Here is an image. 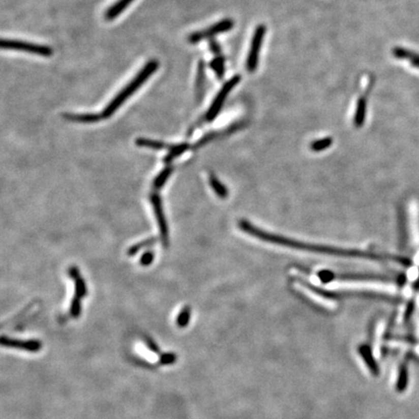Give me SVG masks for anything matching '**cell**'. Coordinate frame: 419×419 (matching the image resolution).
I'll return each instance as SVG.
<instances>
[{"label":"cell","instance_id":"cell-1","mask_svg":"<svg viewBox=\"0 0 419 419\" xmlns=\"http://www.w3.org/2000/svg\"><path fill=\"white\" fill-rule=\"evenodd\" d=\"M238 226L245 233L251 235L254 238H257L261 241L271 243L274 245L282 246V247L293 249V250L314 252V253H321V254H328V255L339 256V257L363 258V259H371V260H394V261L402 263L403 265H409V263L405 261V259L399 258L396 256H389V255H385V254H379V253L359 251V250H347V249L329 247V246H324V245L310 244V243H305V242L286 238V237H283L281 235H276L274 233L262 230L258 227H255L250 221L246 220H240L238 222Z\"/></svg>","mask_w":419,"mask_h":419},{"label":"cell","instance_id":"cell-2","mask_svg":"<svg viewBox=\"0 0 419 419\" xmlns=\"http://www.w3.org/2000/svg\"><path fill=\"white\" fill-rule=\"evenodd\" d=\"M158 67H159V63L157 59H153L146 63L145 66L141 69V71L133 78V80H131L128 84H126V87H124L112 99V101L106 106L103 113L101 114L103 118H108L113 115L131 95H134V93H136L137 91L147 82L153 74L157 72Z\"/></svg>","mask_w":419,"mask_h":419},{"label":"cell","instance_id":"cell-3","mask_svg":"<svg viewBox=\"0 0 419 419\" xmlns=\"http://www.w3.org/2000/svg\"><path fill=\"white\" fill-rule=\"evenodd\" d=\"M1 48L4 50L29 52V53H33V54L44 56V57H50L52 54V50L49 46L38 45V44L20 41V40L2 39Z\"/></svg>","mask_w":419,"mask_h":419},{"label":"cell","instance_id":"cell-4","mask_svg":"<svg viewBox=\"0 0 419 419\" xmlns=\"http://www.w3.org/2000/svg\"><path fill=\"white\" fill-rule=\"evenodd\" d=\"M241 78L240 75H236V76L232 77L228 82H226L225 84H223V86L220 88L219 94L215 97L213 103L210 106L208 112L205 115V119L207 122L214 121L217 117V115H219L225 99L227 98V96L229 95L231 91L240 83Z\"/></svg>","mask_w":419,"mask_h":419},{"label":"cell","instance_id":"cell-5","mask_svg":"<svg viewBox=\"0 0 419 419\" xmlns=\"http://www.w3.org/2000/svg\"><path fill=\"white\" fill-rule=\"evenodd\" d=\"M266 33V26L264 24H259L256 28L252 37V45H251V50L249 52L248 58H247V70L250 73H253L257 66H258V61H259V52L261 50L262 42L263 38Z\"/></svg>","mask_w":419,"mask_h":419},{"label":"cell","instance_id":"cell-6","mask_svg":"<svg viewBox=\"0 0 419 419\" xmlns=\"http://www.w3.org/2000/svg\"><path fill=\"white\" fill-rule=\"evenodd\" d=\"M233 26H234V21H232L231 19L222 20L204 31H200V32H194L190 34L189 36V43L196 44L202 40L210 39L214 37L215 35H218L223 32H229Z\"/></svg>","mask_w":419,"mask_h":419},{"label":"cell","instance_id":"cell-7","mask_svg":"<svg viewBox=\"0 0 419 419\" xmlns=\"http://www.w3.org/2000/svg\"><path fill=\"white\" fill-rule=\"evenodd\" d=\"M151 203L153 205V208L155 211L156 217H157V223H158V228L160 231V237L162 244L168 247L169 244V231H168L167 221L165 219V215L162 208V202L159 197V195L157 193H152L149 196Z\"/></svg>","mask_w":419,"mask_h":419},{"label":"cell","instance_id":"cell-8","mask_svg":"<svg viewBox=\"0 0 419 419\" xmlns=\"http://www.w3.org/2000/svg\"><path fill=\"white\" fill-rule=\"evenodd\" d=\"M1 345L6 347H14V348H21L22 350L28 352H38L42 348V343L38 340H18L12 339L5 336L1 338Z\"/></svg>","mask_w":419,"mask_h":419},{"label":"cell","instance_id":"cell-9","mask_svg":"<svg viewBox=\"0 0 419 419\" xmlns=\"http://www.w3.org/2000/svg\"><path fill=\"white\" fill-rule=\"evenodd\" d=\"M358 351L364 363L366 364L367 368L370 370L371 374L375 377H377L379 375V367L377 365V360L375 359V356L373 354L372 348L368 345H362L359 346Z\"/></svg>","mask_w":419,"mask_h":419},{"label":"cell","instance_id":"cell-10","mask_svg":"<svg viewBox=\"0 0 419 419\" xmlns=\"http://www.w3.org/2000/svg\"><path fill=\"white\" fill-rule=\"evenodd\" d=\"M68 275L69 277L73 279L74 283H75V296L79 297L80 299L84 298L87 294V287H86V283L80 274L79 269L75 266L70 267L68 269Z\"/></svg>","mask_w":419,"mask_h":419},{"label":"cell","instance_id":"cell-11","mask_svg":"<svg viewBox=\"0 0 419 419\" xmlns=\"http://www.w3.org/2000/svg\"><path fill=\"white\" fill-rule=\"evenodd\" d=\"M63 117L67 121L73 123H81V124H94L101 121L103 118L102 115L99 114H64Z\"/></svg>","mask_w":419,"mask_h":419},{"label":"cell","instance_id":"cell-12","mask_svg":"<svg viewBox=\"0 0 419 419\" xmlns=\"http://www.w3.org/2000/svg\"><path fill=\"white\" fill-rule=\"evenodd\" d=\"M134 0H117L115 4H113L105 14V19L107 21H113L117 18L124 11L126 10L130 3Z\"/></svg>","mask_w":419,"mask_h":419},{"label":"cell","instance_id":"cell-13","mask_svg":"<svg viewBox=\"0 0 419 419\" xmlns=\"http://www.w3.org/2000/svg\"><path fill=\"white\" fill-rule=\"evenodd\" d=\"M408 383H409V369H408V363L404 361L399 368L396 390L400 393L404 392L407 389Z\"/></svg>","mask_w":419,"mask_h":419},{"label":"cell","instance_id":"cell-14","mask_svg":"<svg viewBox=\"0 0 419 419\" xmlns=\"http://www.w3.org/2000/svg\"><path fill=\"white\" fill-rule=\"evenodd\" d=\"M367 100L365 96L359 98L357 102L356 111L354 115V126L355 127H361L364 125L366 118Z\"/></svg>","mask_w":419,"mask_h":419},{"label":"cell","instance_id":"cell-15","mask_svg":"<svg viewBox=\"0 0 419 419\" xmlns=\"http://www.w3.org/2000/svg\"><path fill=\"white\" fill-rule=\"evenodd\" d=\"M205 63L203 61H200L198 63V69H197V78H196V98L197 101L200 102V100L203 98L204 94V85H205Z\"/></svg>","mask_w":419,"mask_h":419},{"label":"cell","instance_id":"cell-16","mask_svg":"<svg viewBox=\"0 0 419 419\" xmlns=\"http://www.w3.org/2000/svg\"><path fill=\"white\" fill-rule=\"evenodd\" d=\"M209 183L217 196H219L221 199H225L228 197V189L214 174L210 175Z\"/></svg>","mask_w":419,"mask_h":419},{"label":"cell","instance_id":"cell-17","mask_svg":"<svg viewBox=\"0 0 419 419\" xmlns=\"http://www.w3.org/2000/svg\"><path fill=\"white\" fill-rule=\"evenodd\" d=\"M135 144L139 147H148V148L157 149V151L164 149V148L169 149L171 147V145H167L163 142L152 140V139H147V138H137Z\"/></svg>","mask_w":419,"mask_h":419},{"label":"cell","instance_id":"cell-18","mask_svg":"<svg viewBox=\"0 0 419 419\" xmlns=\"http://www.w3.org/2000/svg\"><path fill=\"white\" fill-rule=\"evenodd\" d=\"M189 148V144L187 143H181L176 145H171L170 148L168 149L167 156L164 158V162L171 163L176 157L182 156L184 153H186Z\"/></svg>","mask_w":419,"mask_h":419},{"label":"cell","instance_id":"cell-19","mask_svg":"<svg viewBox=\"0 0 419 419\" xmlns=\"http://www.w3.org/2000/svg\"><path fill=\"white\" fill-rule=\"evenodd\" d=\"M211 68L216 73L217 77L221 80L225 74V65H224V57L221 55H218L210 63Z\"/></svg>","mask_w":419,"mask_h":419},{"label":"cell","instance_id":"cell-20","mask_svg":"<svg viewBox=\"0 0 419 419\" xmlns=\"http://www.w3.org/2000/svg\"><path fill=\"white\" fill-rule=\"evenodd\" d=\"M173 172V167L172 166H167L164 168L158 175L157 178H155L154 181V188L156 189H160L167 182L168 178L170 177V175Z\"/></svg>","mask_w":419,"mask_h":419},{"label":"cell","instance_id":"cell-21","mask_svg":"<svg viewBox=\"0 0 419 419\" xmlns=\"http://www.w3.org/2000/svg\"><path fill=\"white\" fill-rule=\"evenodd\" d=\"M333 144V140L330 137L322 138L319 140H315L311 144V149L314 152H322L324 149H327L328 147H331Z\"/></svg>","mask_w":419,"mask_h":419},{"label":"cell","instance_id":"cell-22","mask_svg":"<svg viewBox=\"0 0 419 419\" xmlns=\"http://www.w3.org/2000/svg\"><path fill=\"white\" fill-rule=\"evenodd\" d=\"M190 316H191V309L190 307L187 306L181 311V313L178 314V317H177V325L178 327L181 328L187 327L189 325Z\"/></svg>","mask_w":419,"mask_h":419},{"label":"cell","instance_id":"cell-23","mask_svg":"<svg viewBox=\"0 0 419 419\" xmlns=\"http://www.w3.org/2000/svg\"><path fill=\"white\" fill-rule=\"evenodd\" d=\"M157 242L156 238H151V239H147V240L141 242V243H138L136 245L132 246L131 248H129L127 253H128V255H134V254H136L137 252H139V251H141V250H143V249H146V248H148V247L155 245Z\"/></svg>","mask_w":419,"mask_h":419},{"label":"cell","instance_id":"cell-24","mask_svg":"<svg viewBox=\"0 0 419 419\" xmlns=\"http://www.w3.org/2000/svg\"><path fill=\"white\" fill-rule=\"evenodd\" d=\"M82 313V304H81V299L77 296H75L70 306V314L73 317H79Z\"/></svg>","mask_w":419,"mask_h":419},{"label":"cell","instance_id":"cell-25","mask_svg":"<svg viewBox=\"0 0 419 419\" xmlns=\"http://www.w3.org/2000/svg\"><path fill=\"white\" fill-rule=\"evenodd\" d=\"M177 361V355L173 352H166L159 357L160 365H172Z\"/></svg>","mask_w":419,"mask_h":419},{"label":"cell","instance_id":"cell-26","mask_svg":"<svg viewBox=\"0 0 419 419\" xmlns=\"http://www.w3.org/2000/svg\"><path fill=\"white\" fill-rule=\"evenodd\" d=\"M155 260V253L153 252H146L141 257L140 263L142 266H149Z\"/></svg>","mask_w":419,"mask_h":419},{"label":"cell","instance_id":"cell-27","mask_svg":"<svg viewBox=\"0 0 419 419\" xmlns=\"http://www.w3.org/2000/svg\"><path fill=\"white\" fill-rule=\"evenodd\" d=\"M144 340H145V343H146L147 347H148L153 352L159 353V351H160V350H159V346H157V343H156L151 337L144 336Z\"/></svg>","mask_w":419,"mask_h":419},{"label":"cell","instance_id":"cell-28","mask_svg":"<svg viewBox=\"0 0 419 419\" xmlns=\"http://www.w3.org/2000/svg\"><path fill=\"white\" fill-rule=\"evenodd\" d=\"M414 301L413 300H411L410 302H409L408 306H407V308H406V311H405V314H404V320L406 321V322H408L409 319H410V317H411V315L413 314V311H414Z\"/></svg>","mask_w":419,"mask_h":419},{"label":"cell","instance_id":"cell-29","mask_svg":"<svg viewBox=\"0 0 419 419\" xmlns=\"http://www.w3.org/2000/svg\"><path fill=\"white\" fill-rule=\"evenodd\" d=\"M210 49H211V51L214 52L215 54H217V56L220 55L221 49H220L219 43L217 42L216 40H211V42H210Z\"/></svg>","mask_w":419,"mask_h":419}]
</instances>
